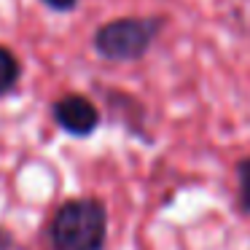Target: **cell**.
Returning a JSON list of instances; mask_svg holds the SVG:
<instances>
[{"mask_svg":"<svg viewBox=\"0 0 250 250\" xmlns=\"http://www.w3.org/2000/svg\"><path fill=\"white\" fill-rule=\"evenodd\" d=\"M51 250H103L108 242V207L97 196L62 202L46 226Z\"/></svg>","mask_w":250,"mask_h":250,"instance_id":"obj_1","label":"cell"},{"mask_svg":"<svg viewBox=\"0 0 250 250\" xmlns=\"http://www.w3.org/2000/svg\"><path fill=\"white\" fill-rule=\"evenodd\" d=\"M164 24V17H121L97 27L92 46L108 62H137L153 49Z\"/></svg>","mask_w":250,"mask_h":250,"instance_id":"obj_2","label":"cell"},{"mask_svg":"<svg viewBox=\"0 0 250 250\" xmlns=\"http://www.w3.org/2000/svg\"><path fill=\"white\" fill-rule=\"evenodd\" d=\"M51 116H54L57 126L73 137H89L97 132L103 113L100 108L83 94H62L54 105H51Z\"/></svg>","mask_w":250,"mask_h":250,"instance_id":"obj_3","label":"cell"},{"mask_svg":"<svg viewBox=\"0 0 250 250\" xmlns=\"http://www.w3.org/2000/svg\"><path fill=\"white\" fill-rule=\"evenodd\" d=\"M19 78H22V62L17 60V54L8 46L0 43V97L14 92Z\"/></svg>","mask_w":250,"mask_h":250,"instance_id":"obj_4","label":"cell"},{"mask_svg":"<svg viewBox=\"0 0 250 250\" xmlns=\"http://www.w3.org/2000/svg\"><path fill=\"white\" fill-rule=\"evenodd\" d=\"M237 210L250 215V156L237 162Z\"/></svg>","mask_w":250,"mask_h":250,"instance_id":"obj_5","label":"cell"},{"mask_svg":"<svg viewBox=\"0 0 250 250\" xmlns=\"http://www.w3.org/2000/svg\"><path fill=\"white\" fill-rule=\"evenodd\" d=\"M41 3H43L46 8H51V11H57V14H67L78 6V0H41Z\"/></svg>","mask_w":250,"mask_h":250,"instance_id":"obj_6","label":"cell"}]
</instances>
